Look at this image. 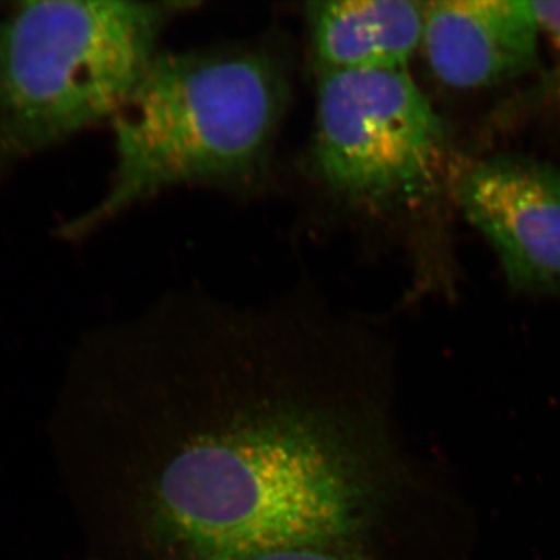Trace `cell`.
<instances>
[{
    "instance_id": "obj_1",
    "label": "cell",
    "mask_w": 560,
    "mask_h": 560,
    "mask_svg": "<svg viewBox=\"0 0 560 560\" xmlns=\"http://www.w3.org/2000/svg\"><path fill=\"white\" fill-rule=\"evenodd\" d=\"M388 374L361 316L312 296L173 294L106 331L81 404L101 560H383L412 486Z\"/></svg>"
},
{
    "instance_id": "obj_2",
    "label": "cell",
    "mask_w": 560,
    "mask_h": 560,
    "mask_svg": "<svg viewBox=\"0 0 560 560\" xmlns=\"http://www.w3.org/2000/svg\"><path fill=\"white\" fill-rule=\"evenodd\" d=\"M285 103V77L264 51L158 54L110 120L116 168L109 189L61 226L62 237H84L172 187L256 175Z\"/></svg>"
},
{
    "instance_id": "obj_3",
    "label": "cell",
    "mask_w": 560,
    "mask_h": 560,
    "mask_svg": "<svg viewBox=\"0 0 560 560\" xmlns=\"http://www.w3.org/2000/svg\"><path fill=\"white\" fill-rule=\"evenodd\" d=\"M187 3L35 0L0 13V179L40 151L113 120Z\"/></svg>"
},
{
    "instance_id": "obj_4",
    "label": "cell",
    "mask_w": 560,
    "mask_h": 560,
    "mask_svg": "<svg viewBox=\"0 0 560 560\" xmlns=\"http://www.w3.org/2000/svg\"><path fill=\"white\" fill-rule=\"evenodd\" d=\"M313 167L372 217L422 209L452 178L451 140L408 70L319 73Z\"/></svg>"
},
{
    "instance_id": "obj_5",
    "label": "cell",
    "mask_w": 560,
    "mask_h": 560,
    "mask_svg": "<svg viewBox=\"0 0 560 560\" xmlns=\"http://www.w3.org/2000/svg\"><path fill=\"white\" fill-rule=\"evenodd\" d=\"M452 190L514 289L560 293V168L495 154L456 173Z\"/></svg>"
},
{
    "instance_id": "obj_6",
    "label": "cell",
    "mask_w": 560,
    "mask_h": 560,
    "mask_svg": "<svg viewBox=\"0 0 560 560\" xmlns=\"http://www.w3.org/2000/svg\"><path fill=\"white\" fill-rule=\"evenodd\" d=\"M540 35L530 2L444 0L425 3L420 47L445 86L486 90L536 68Z\"/></svg>"
},
{
    "instance_id": "obj_7",
    "label": "cell",
    "mask_w": 560,
    "mask_h": 560,
    "mask_svg": "<svg viewBox=\"0 0 560 560\" xmlns=\"http://www.w3.org/2000/svg\"><path fill=\"white\" fill-rule=\"evenodd\" d=\"M319 72L407 70L422 44L425 3L335 0L307 5Z\"/></svg>"
},
{
    "instance_id": "obj_8",
    "label": "cell",
    "mask_w": 560,
    "mask_h": 560,
    "mask_svg": "<svg viewBox=\"0 0 560 560\" xmlns=\"http://www.w3.org/2000/svg\"><path fill=\"white\" fill-rule=\"evenodd\" d=\"M237 560H371L348 552L316 550V548H302V550H283L265 552V555L250 556Z\"/></svg>"
},
{
    "instance_id": "obj_9",
    "label": "cell",
    "mask_w": 560,
    "mask_h": 560,
    "mask_svg": "<svg viewBox=\"0 0 560 560\" xmlns=\"http://www.w3.org/2000/svg\"><path fill=\"white\" fill-rule=\"evenodd\" d=\"M530 5L539 18L541 33L550 38L552 46L558 51L560 62V2H530ZM556 80L560 88V65Z\"/></svg>"
}]
</instances>
